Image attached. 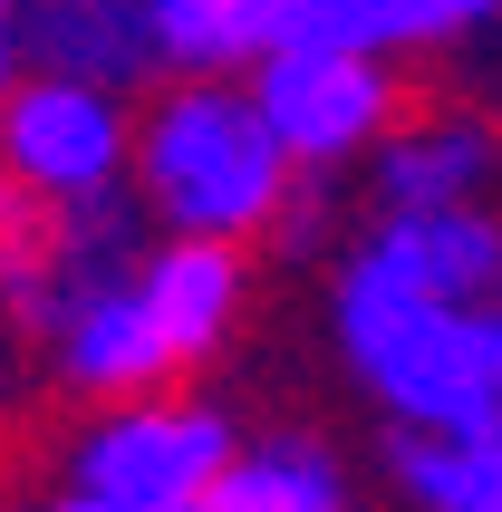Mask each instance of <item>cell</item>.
Listing matches in <instances>:
<instances>
[{"label":"cell","instance_id":"13","mask_svg":"<svg viewBox=\"0 0 502 512\" xmlns=\"http://www.w3.org/2000/svg\"><path fill=\"white\" fill-rule=\"evenodd\" d=\"M20 329H0V426H10V416H20V406H29V358H20Z\"/></svg>","mask_w":502,"mask_h":512},{"label":"cell","instance_id":"8","mask_svg":"<svg viewBox=\"0 0 502 512\" xmlns=\"http://www.w3.org/2000/svg\"><path fill=\"white\" fill-rule=\"evenodd\" d=\"M20 49L29 68H58V78H107V87L165 78L155 0H20Z\"/></svg>","mask_w":502,"mask_h":512},{"label":"cell","instance_id":"1","mask_svg":"<svg viewBox=\"0 0 502 512\" xmlns=\"http://www.w3.org/2000/svg\"><path fill=\"white\" fill-rule=\"evenodd\" d=\"M251 310V252L194 232H116V213L0 203V319L58 377V397L107 406L184 387L232 348Z\"/></svg>","mask_w":502,"mask_h":512},{"label":"cell","instance_id":"15","mask_svg":"<svg viewBox=\"0 0 502 512\" xmlns=\"http://www.w3.org/2000/svg\"><path fill=\"white\" fill-rule=\"evenodd\" d=\"M0 512H39V503H29V484H0Z\"/></svg>","mask_w":502,"mask_h":512},{"label":"cell","instance_id":"6","mask_svg":"<svg viewBox=\"0 0 502 512\" xmlns=\"http://www.w3.org/2000/svg\"><path fill=\"white\" fill-rule=\"evenodd\" d=\"M261 116L280 126L290 165L309 184H329L348 165H377V145L396 136V116L416 107L406 97V58H377V49H348V39H280L242 68Z\"/></svg>","mask_w":502,"mask_h":512},{"label":"cell","instance_id":"16","mask_svg":"<svg viewBox=\"0 0 502 512\" xmlns=\"http://www.w3.org/2000/svg\"><path fill=\"white\" fill-rule=\"evenodd\" d=\"M0 10H20V0H0Z\"/></svg>","mask_w":502,"mask_h":512},{"label":"cell","instance_id":"10","mask_svg":"<svg viewBox=\"0 0 502 512\" xmlns=\"http://www.w3.org/2000/svg\"><path fill=\"white\" fill-rule=\"evenodd\" d=\"M367 242L406 271V281L445 290V300H493L502 310V213L493 203H445V213H377Z\"/></svg>","mask_w":502,"mask_h":512},{"label":"cell","instance_id":"11","mask_svg":"<svg viewBox=\"0 0 502 512\" xmlns=\"http://www.w3.org/2000/svg\"><path fill=\"white\" fill-rule=\"evenodd\" d=\"M203 512H358V484H348V455L329 435H300V426H271V435H242L223 464V484Z\"/></svg>","mask_w":502,"mask_h":512},{"label":"cell","instance_id":"5","mask_svg":"<svg viewBox=\"0 0 502 512\" xmlns=\"http://www.w3.org/2000/svg\"><path fill=\"white\" fill-rule=\"evenodd\" d=\"M0 203L20 213L136 203V87L20 68V87L0 97Z\"/></svg>","mask_w":502,"mask_h":512},{"label":"cell","instance_id":"3","mask_svg":"<svg viewBox=\"0 0 502 512\" xmlns=\"http://www.w3.org/2000/svg\"><path fill=\"white\" fill-rule=\"evenodd\" d=\"M329 348L358 377V397L387 416V435L502 416V310L406 281L367 232L329 271Z\"/></svg>","mask_w":502,"mask_h":512},{"label":"cell","instance_id":"2","mask_svg":"<svg viewBox=\"0 0 502 512\" xmlns=\"http://www.w3.org/2000/svg\"><path fill=\"white\" fill-rule=\"evenodd\" d=\"M300 184L242 68H165L136 97V213L155 232L251 252L300 213Z\"/></svg>","mask_w":502,"mask_h":512},{"label":"cell","instance_id":"9","mask_svg":"<svg viewBox=\"0 0 502 512\" xmlns=\"http://www.w3.org/2000/svg\"><path fill=\"white\" fill-rule=\"evenodd\" d=\"M290 39H348L377 58H464L502 39V0H280Z\"/></svg>","mask_w":502,"mask_h":512},{"label":"cell","instance_id":"12","mask_svg":"<svg viewBox=\"0 0 502 512\" xmlns=\"http://www.w3.org/2000/svg\"><path fill=\"white\" fill-rule=\"evenodd\" d=\"M387 493L396 512H502V416L387 435Z\"/></svg>","mask_w":502,"mask_h":512},{"label":"cell","instance_id":"4","mask_svg":"<svg viewBox=\"0 0 502 512\" xmlns=\"http://www.w3.org/2000/svg\"><path fill=\"white\" fill-rule=\"evenodd\" d=\"M232 416L194 387L107 397L58 435L49 474L29 484L39 512H203L232 464Z\"/></svg>","mask_w":502,"mask_h":512},{"label":"cell","instance_id":"7","mask_svg":"<svg viewBox=\"0 0 502 512\" xmlns=\"http://www.w3.org/2000/svg\"><path fill=\"white\" fill-rule=\"evenodd\" d=\"M377 213H445V203H493L502 194V116L474 97H425L396 116L377 145Z\"/></svg>","mask_w":502,"mask_h":512},{"label":"cell","instance_id":"14","mask_svg":"<svg viewBox=\"0 0 502 512\" xmlns=\"http://www.w3.org/2000/svg\"><path fill=\"white\" fill-rule=\"evenodd\" d=\"M20 68H29V49H20V10H0V97L20 87Z\"/></svg>","mask_w":502,"mask_h":512}]
</instances>
